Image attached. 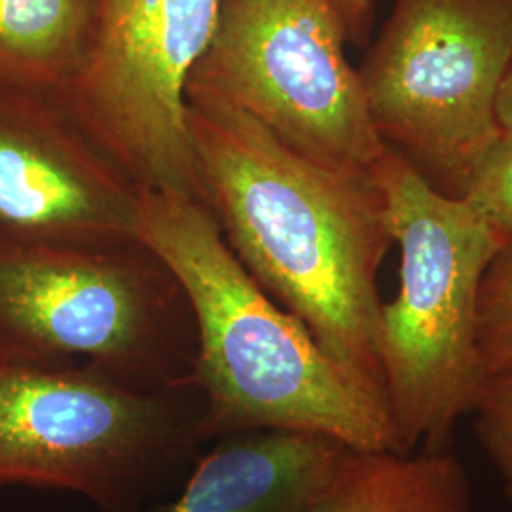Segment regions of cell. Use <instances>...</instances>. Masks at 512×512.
Returning a JSON list of instances; mask_svg holds the SVG:
<instances>
[{"label":"cell","instance_id":"cell-9","mask_svg":"<svg viewBox=\"0 0 512 512\" xmlns=\"http://www.w3.org/2000/svg\"><path fill=\"white\" fill-rule=\"evenodd\" d=\"M141 188L57 95L0 90V238L109 249L139 241Z\"/></svg>","mask_w":512,"mask_h":512},{"label":"cell","instance_id":"cell-6","mask_svg":"<svg viewBox=\"0 0 512 512\" xmlns=\"http://www.w3.org/2000/svg\"><path fill=\"white\" fill-rule=\"evenodd\" d=\"M511 63L512 0H395L357 71L385 145L461 198Z\"/></svg>","mask_w":512,"mask_h":512},{"label":"cell","instance_id":"cell-17","mask_svg":"<svg viewBox=\"0 0 512 512\" xmlns=\"http://www.w3.org/2000/svg\"><path fill=\"white\" fill-rule=\"evenodd\" d=\"M495 122L499 129L512 131V63L495 97Z\"/></svg>","mask_w":512,"mask_h":512},{"label":"cell","instance_id":"cell-8","mask_svg":"<svg viewBox=\"0 0 512 512\" xmlns=\"http://www.w3.org/2000/svg\"><path fill=\"white\" fill-rule=\"evenodd\" d=\"M222 0H99L92 54L61 97L133 183L203 202L186 86Z\"/></svg>","mask_w":512,"mask_h":512},{"label":"cell","instance_id":"cell-12","mask_svg":"<svg viewBox=\"0 0 512 512\" xmlns=\"http://www.w3.org/2000/svg\"><path fill=\"white\" fill-rule=\"evenodd\" d=\"M99 0H0V90L63 97L92 54Z\"/></svg>","mask_w":512,"mask_h":512},{"label":"cell","instance_id":"cell-14","mask_svg":"<svg viewBox=\"0 0 512 512\" xmlns=\"http://www.w3.org/2000/svg\"><path fill=\"white\" fill-rule=\"evenodd\" d=\"M461 200L471 203L503 238H512V131L499 129L476 158Z\"/></svg>","mask_w":512,"mask_h":512},{"label":"cell","instance_id":"cell-4","mask_svg":"<svg viewBox=\"0 0 512 512\" xmlns=\"http://www.w3.org/2000/svg\"><path fill=\"white\" fill-rule=\"evenodd\" d=\"M78 359L137 391L198 385L181 283L141 241L80 249L0 238V363Z\"/></svg>","mask_w":512,"mask_h":512},{"label":"cell","instance_id":"cell-5","mask_svg":"<svg viewBox=\"0 0 512 512\" xmlns=\"http://www.w3.org/2000/svg\"><path fill=\"white\" fill-rule=\"evenodd\" d=\"M200 385L137 391L90 366L0 363V486L139 512L205 444Z\"/></svg>","mask_w":512,"mask_h":512},{"label":"cell","instance_id":"cell-16","mask_svg":"<svg viewBox=\"0 0 512 512\" xmlns=\"http://www.w3.org/2000/svg\"><path fill=\"white\" fill-rule=\"evenodd\" d=\"M342 19L348 42L365 44L372 25V0H330Z\"/></svg>","mask_w":512,"mask_h":512},{"label":"cell","instance_id":"cell-7","mask_svg":"<svg viewBox=\"0 0 512 512\" xmlns=\"http://www.w3.org/2000/svg\"><path fill=\"white\" fill-rule=\"evenodd\" d=\"M330 0H222L186 88L243 110L313 164L370 175L387 145Z\"/></svg>","mask_w":512,"mask_h":512},{"label":"cell","instance_id":"cell-11","mask_svg":"<svg viewBox=\"0 0 512 512\" xmlns=\"http://www.w3.org/2000/svg\"><path fill=\"white\" fill-rule=\"evenodd\" d=\"M311 512H478L471 480L448 448H348Z\"/></svg>","mask_w":512,"mask_h":512},{"label":"cell","instance_id":"cell-1","mask_svg":"<svg viewBox=\"0 0 512 512\" xmlns=\"http://www.w3.org/2000/svg\"><path fill=\"white\" fill-rule=\"evenodd\" d=\"M186 120L226 245L385 410L378 274L395 239L380 188L302 158L213 93L186 88Z\"/></svg>","mask_w":512,"mask_h":512},{"label":"cell","instance_id":"cell-10","mask_svg":"<svg viewBox=\"0 0 512 512\" xmlns=\"http://www.w3.org/2000/svg\"><path fill=\"white\" fill-rule=\"evenodd\" d=\"M348 448L330 437L283 429L222 435L179 497L158 512H311Z\"/></svg>","mask_w":512,"mask_h":512},{"label":"cell","instance_id":"cell-3","mask_svg":"<svg viewBox=\"0 0 512 512\" xmlns=\"http://www.w3.org/2000/svg\"><path fill=\"white\" fill-rule=\"evenodd\" d=\"M370 177L401 249L399 291L382 308L387 420L397 452L444 450L486 378L478 294L505 238L391 148Z\"/></svg>","mask_w":512,"mask_h":512},{"label":"cell","instance_id":"cell-2","mask_svg":"<svg viewBox=\"0 0 512 512\" xmlns=\"http://www.w3.org/2000/svg\"><path fill=\"white\" fill-rule=\"evenodd\" d=\"M139 241L177 277L194 315L205 440L283 429L349 448H395L384 406L243 268L205 203L141 188Z\"/></svg>","mask_w":512,"mask_h":512},{"label":"cell","instance_id":"cell-13","mask_svg":"<svg viewBox=\"0 0 512 512\" xmlns=\"http://www.w3.org/2000/svg\"><path fill=\"white\" fill-rule=\"evenodd\" d=\"M478 349L486 376L512 370V238L503 241L480 283Z\"/></svg>","mask_w":512,"mask_h":512},{"label":"cell","instance_id":"cell-15","mask_svg":"<svg viewBox=\"0 0 512 512\" xmlns=\"http://www.w3.org/2000/svg\"><path fill=\"white\" fill-rule=\"evenodd\" d=\"M469 414L475 416L476 439L492 459L512 503V370L482 380Z\"/></svg>","mask_w":512,"mask_h":512}]
</instances>
